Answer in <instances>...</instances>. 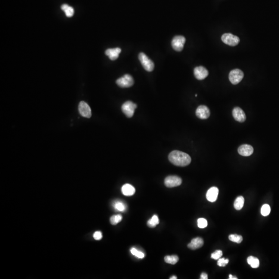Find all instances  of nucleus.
<instances>
[{"mask_svg": "<svg viewBox=\"0 0 279 279\" xmlns=\"http://www.w3.org/2000/svg\"><path fill=\"white\" fill-rule=\"evenodd\" d=\"M219 194V189L215 187H212L210 188L206 193V196L208 201L211 202H214L217 200Z\"/></svg>", "mask_w": 279, "mask_h": 279, "instance_id": "nucleus-13", "label": "nucleus"}, {"mask_svg": "<svg viewBox=\"0 0 279 279\" xmlns=\"http://www.w3.org/2000/svg\"><path fill=\"white\" fill-rule=\"evenodd\" d=\"M170 279H177V277L176 276H172L171 277H170Z\"/></svg>", "mask_w": 279, "mask_h": 279, "instance_id": "nucleus-34", "label": "nucleus"}, {"mask_svg": "<svg viewBox=\"0 0 279 279\" xmlns=\"http://www.w3.org/2000/svg\"><path fill=\"white\" fill-rule=\"evenodd\" d=\"M61 9L65 12L66 16L67 17H72L73 16L74 14V10L72 7L69 6L67 4H63L61 6Z\"/></svg>", "mask_w": 279, "mask_h": 279, "instance_id": "nucleus-20", "label": "nucleus"}, {"mask_svg": "<svg viewBox=\"0 0 279 279\" xmlns=\"http://www.w3.org/2000/svg\"><path fill=\"white\" fill-rule=\"evenodd\" d=\"M229 262V260L228 259H225L224 258H220L217 264L220 267H225Z\"/></svg>", "mask_w": 279, "mask_h": 279, "instance_id": "nucleus-30", "label": "nucleus"}, {"mask_svg": "<svg viewBox=\"0 0 279 279\" xmlns=\"http://www.w3.org/2000/svg\"><path fill=\"white\" fill-rule=\"evenodd\" d=\"M244 202H245V199L243 196H240L237 197L236 199L235 200L234 204V206L235 209H236L237 211L241 210L244 205Z\"/></svg>", "mask_w": 279, "mask_h": 279, "instance_id": "nucleus-18", "label": "nucleus"}, {"mask_svg": "<svg viewBox=\"0 0 279 279\" xmlns=\"http://www.w3.org/2000/svg\"><path fill=\"white\" fill-rule=\"evenodd\" d=\"M243 76L244 74L242 70L239 69H235L230 72L229 80L233 84L236 85L242 80Z\"/></svg>", "mask_w": 279, "mask_h": 279, "instance_id": "nucleus-4", "label": "nucleus"}, {"mask_svg": "<svg viewBox=\"0 0 279 279\" xmlns=\"http://www.w3.org/2000/svg\"><path fill=\"white\" fill-rule=\"evenodd\" d=\"M131 253L139 258H143L145 257V254L142 252L138 251L136 248H132L131 249Z\"/></svg>", "mask_w": 279, "mask_h": 279, "instance_id": "nucleus-27", "label": "nucleus"}, {"mask_svg": "<svg viewBox=\"0 0 279 279\" xmlns=\"http://www.w3.org/2000/svg\"><path fill=\"white\" fill-rule=\"evenodd\" d=\"M122 192L124 196H130L134 195L136 192V189L134 188V186H132L131 184H124L122 188Z\"/></svg>", "mask_w": 279, "mask_h": 279, "instance_id": "nucleus-17", "label": "nucleus"}, {"mask_svg": "<svg viewBox=\"0 0 279 279\" xmlns=\"http://www.w3.org/2000/svg\"><path fill=\"white\" fill-rule=\"evenodd\" d=\"M93 237L95 240H99L103 238V234L100 231H96L93 234Z\"/></svg>", "mask_w": 279, "mask_h": 279, "instance_id": "nucleus-31", "label": "nucleus"}, {"mask_svg": "<svg viewBox=\"0 0 279 279\" xmlns=\"http://www.w3.org/2000/svg\"><path fill=\"white\" fill-rule=\"evenodd\" d=\"M186 42V38L183 36H176L172 41V46L176 51H181L184 48Z\"/></svg>", "mask_w": 279, "mask_h": 279, "instance_id": "nucleus-8", "label": "nucleus"}, {"mask_svg": "<svg viewBox=\"0 0 279 279\" xmlns=\"http://www.w3.org/2000/svg\"><path fill=\"white\" fill-rule=\"evenodd\" d=\"M221 39L224 44L231 46H237L240 41L238 37L230 33L224 34L221 37Z\"/></svg>", "mask_w": 279, "mask_h": 279, "instance_id": "nucleus-6", "label": "nucleus"}, {"mask_svg": "<svg viewBox=\"0 0 279 279\" xmlns=\"http://www.w3.org/2000/svg\"><path fill=\"white\" fill-rule=\"evenodd\" d=\"M179 258L175 255H168L165 258V261L168 264L172 265L176 264L178 262Z\"/></svg>", "mask_w": 279, "mask_h": 279, "instance_id": "nucleus-22", "label": "nucleus"}, {"mask_svg": "<svg viewBox=\"0 0 279 279\" xmlns=\"http://www.w3.org/2000/svg\"><path fill=\"white\" fill-rule=\"evenodd\" d=\"M232 114L234 119L239 122H244L246 119L245 113L239 107H235L233 110Z\"/></svg>", "mask_w": 279, "mask_h": 279, "instance_id": "nucleus-11", "label": "nucleus"}, {"mask_svg": "<svg viewBox=\"0 0 279 279\" xmlns=\"http://www.w3.org/2000/svg\"><path fill=\"white\" fill-rule=\"evenodd\" d=\"M121 52V49L119 48L108 49L106 51L105 53L109 59L112 60H116L119 56V54Z\"/></svg>", "mask_w": 279, "mask_h": 279, "instance_id": "nucleus-16", "label": "nucleus"}, {"mask_svg": "<svg viewBox=\"0 0 279 279\" xmlns=\"http://www.w3.org/2000/svg\"><path fill=\"white\" fill-rule=\"evenodd\" d=\"M122 215H112L110 218V222L112 225H116L122 220Z\"/></svg>", "mask_w": 279, "mask_h": 279, "instance_id": "nucleus-25", "label": "nucleus"}, {"mask_svg": "<svg viewBox=\"0 0 279 279\" xmlns=\"http://www.w3.org/2000/svg\"><path fill=\"white\" fill-rule=\"evenodd\" d=\"M169 159L172 164L178 167H186L191 163L189 155L184 152L174 150L169 155Z\"/></svg>", "mask_w": 279, "mask_h": 279, "instance_id": "nucleus-1", "label": "nucleus"}, {"mask_svg": "<svg viewBox=\"0 0 279 279\" xmlns=\"http://www.w3.org/2000/svg\"><path fill=\"white\" fill-rule=\"evenodd\" d=\"M137 105L131 101H127L124 103L122 106V112L127 118H132L134 114Z\"/></svg>", "mask_w": 279, "mask_h": 279, "instance_id": "nucleus-3", "label": "nucleus"}, {"mask_svg": "<svg viewBox=\"0 0 279 279\" xmlns=\"http://www.w3.org/2000/svg\"><path fill=\"white\" fill-rule=\"evenodd\" d=\"M270 207L268 204H264L261 208V214L263 216H267L269 215L270 212Z\"/></svg>", "mask_w": 279, "mask_h": 279, "instance_id": "nucleus-26", "label": "nucleus"}, {"mask_svg": "<svg viewBox=\"0 0 279 279\" xmlns=\"http://www.w3.org/2000/svg\"><path fill=\"white\" fill-rule=\"evenodd\" d=\"M194 75L198 80H202L208 75V72L203 66L196 67L194 69Z\"/></svg>", "mask_w": 279, "mask_h": 279, "instance_id": "nucleus-12", "label": "nucleus"}, {"mask_svg": "<svg viewBox=\"0 0 279 279\" xmlns=\"http://www.w3.org/2000/svg\"><path fill=\"white\" fill-rule=\"evenodd\" d=\"M207 221L204 218H199L198 220V226L200 229H204L207 226Z\"/></svg>", "mask_w": 279, "mask_h": 279, "instance_id": "nucleus-28", "label": "nucleus"}, {"mask_svg": "<svg viewBox=\"0 0 279 279\" xmlns=\"http://www.w3.org/2000/svg\"><path fill=\"white\" fill-rule=\"evenodd\" d=\"M182 183V180L177 176H169L165 180V184L168 188H173L179 186Z\"/></svg>", "mask_w": 279, "mask_h": 279, "instance_id": "nucleus-7", "label": "nucleus"}, {"mask_svg": "<svg viewBox=\"0 0 279 279\" xmlns=\"http://www.w3.org/2000/svg\"><path fill=\"white\" fill-rule=\"evenodd\" d=\"M113 207L115 210L118 211H126V206L124 203L121 201H115L113 204Z\"/></svg>", "mask_w": 279, "mask_h": 279, "instance_id": "nucleus-21", "label": "nucleus"}, {"mask_svg": "<svg viewBox=\"0 0 279 279\" xmlns=\"http://www.w3.org/2000/svg\"><path fill=\"white\" fill-rule=\"evenodd\" d=\"M223 255V252L221 250H216L211 255V258L212 259L215 260H218Z\"/></svg>", "mask_w": 279, "mask_h": 279, "instance_id": "nucleus-29", "label": "nucleus"}, {"mask_svg": "<svg viewBox=\"0 0 279 279\" xmlns=\"http://www.w3.org/2000/svg\"><path fill=\"white\" fill-rule=\"evenodd\" d=\"M204 245V240L201 237H196L193 239L190 243L188 245V248L191 250H194L201 248Z\"/></svg>", "mask_w": 279, "mask_h": 279, "instance_id": "nucleus-15", "label": "nucleus"}, {"mask_svg": "<svg viewBox=\"0 0 279 279\" xmlns=\"http://www.w3.org/2000/svg\"><path fill=\"white\" fill-rule=\"evenodd\" d=\"M253 151H254V149H253V147L248 144L242 145L238 149V153L240 155H242V156H245V157L250 156V155H251L253 153Z\"/></svg>", "mask_w": 279, "mask_h": 279, "instance_id": "nucleus-14", "label": "nucleus"}, {"mask_svg": "<svg viewBox=\"0 0 279 279\" xmlns=\"http://www.w3.org/2000/svg\"><path fill=\"white\" fill-rule=\"evenodd\" d=\"M247 262L253 268H257L260 266V261L258 258L250 256L247 258Z\"/></svg>", "mask_w": 279, "mask_h": 279, "instance_id": "nucleus-19", "label": "nucleus"}, {"mask_svg": "<svg viewBox=\"0 0 279 279\" xmlns=\"http://www.w3.org/2000/svg\"><path fill=\"white\" fill-rule=\"evenodd\" d=\"M139 59L141 63L146 71L151 72L154 69V64L151 60L149 59L145 54L144 53H140L139 55Z\"/></svg>", "mask_w": 279, "mask_h": 279, "instance_id": "nucleus-2", "label": "nucleus"}, {"mask_svg": "<svg viewBox=\"0 0 279 279\" xmlns=\"http://www.w3.org/2000/svg\"><path fill=\"white\" fill-rule=\"evenodd\" d=\"M78 109L79 113L82 116L87 118L91 117V109L87 103L84 101H81L79 105Z\"/></svg>", "mask_w": 279, "mask_h": 279, "instance_id": "nucleus-9", "label": "nucleus"}, {"mask_svg": "<svg viewBox=\"0 0 279 279\" xmlns=\"http://www.w3.org/2000/svg\"><path fill=\"white\" fill-rule=\"evenodd\" d=\"M159 223V220L157 215H153L151 219L147 221V224L149 227H155Z\"/></svg>", "mask_w": 279, "mask_h": 279, "instance_id": "nucleus-23", "label": "nucleus"}, {"mask_svg": "<svg viewBox=\"0 0 279 279\" xmlns=\"http://www.w3.org/2000/svg\"><path fill=\"white\" fill-rule=\"evenodd\" d=\"M196 115L200 119H205L209 118L211 114L209 108L206 106H200L196 110Z\"/></svg>", "mask_w": 279, "mask_h": 279, "instance_id": "nucleus-10", "label": "nucleus"}, {"mask_svg": "<svg viewBox=\"0 0 279 279\" xmlns=\"http://www.w3.org/2000/svg\"><path fill=\"white\" fill-rule=\"evenodd\" d=\"M229 279H237V277H236L235 276H232V274L229 275Z\"/></svg>", "mask_w": 279, "mask_h": 279, "instance_id": "nucleus-33", "label": "nucleus"}, {"mask_svg": "<svg viewBox=\"0 0 279 279\" xmlns=\"http://www.w3.org/2000/svg\"><path fill=\"white\" fill-rule=\"evenodd\" d=\"M116 83L122 88L130 87L134 85V80L131 76L126 74L116 80Z\"/></svg>", "mask_w": 279, "mask_h": 279, "instance_id": "nucleus-5", "label": "nucleus"}, {"mask_svg": "<svg viewBox=\"0 0 279 279\" xmlns=\"http://www.w3.org/2000/svg\"><path fill=\"white\" fill-rule=\"evenodd\" d=\"M229 240H231V242H234L236 243H240L242 241V237L240 235H237V234H232L230 235L229 237Z\"/></svg>", "mask_w": 279, "mask_h": 279, "instance_id": "nucleus-24", "label": "nucleus"}, {"mask_svg": "<svg viewBox=\"0 0 279 279\" xmlns=\"http://www.w3.org/2000/svg\"><path fill=\"white\" fill-rule=\"evenodd\" d=\"M200 279H208V275L206 274V273H203L201 274V277Z\"/></svg>", "mask_w": 279, "mask_h": 279, "instance_id": "nucleus-32", "label": "nucleus"}]
</instances>
